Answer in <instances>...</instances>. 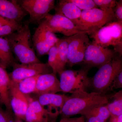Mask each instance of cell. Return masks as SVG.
Masks as SVG:
<instances>
[{
    "mask_svg": "<svg viewBox=\"0 0 122 122\" xmlns=\"http://www.w3.org/2000/svg\"><path fill=\"white\" fill-rule=\"evenodd\" d=\"M108 96L106 94L92 92H78L69 96L61 111L62 118L73 116L83 115L86 112L95 107L106 105Z\"/></svg>",
    "mask_w": 122,
    "mask_h": 122,
    "instance_id": "obj_1",
    "label": "cell"
},
{
    "mask_svg": "<svg viewBox=\"0 0 122 122\" xmlns=\"http://www.w3.org/2000/svg\"><path fill=\"white\" fill-rule=\"evenodd\" d=\"M5 37L21 63L41 62L30 45V30L29 24H22L17 30Z\"/></svg>",
    "mask_w": 122,
    "mask_h": 122,
    "instance_id": "obj_2",
    "label": "cell"
},
{
    "mask_svg": "<svg viewBox=\"0 0 122 122\" xmlns=\"http://www.w3.org/2000/svg\"><path fill=\"white\" fill-rule=\"evenodd\" d=\"M93 41L103 48L113 46L119 55H122V23L109 22L88 35Z\"/></svg>",
    "mask_w": 122,
    "mask_h": 122,
    "instance_id": "obj_3",
    "label": "cell"
},
{
    "mask_svg": "<svg viewBox=\"0 0 122 122\" xmlns=\"http://www.w3.org/2000/svg\"><path fill=\"white\" fill-rule=\"evenodd\" d=\"M122 71V56L118 55L99 69L91 78L90 87H92L93 92L106 94L112 82Z\"/></svg>",
    "mask_w": 122,
    "mask_h": 122,
    "instance_id": "obj_4",
    "label": "cell"
},
{
    "mask_svg": "<svg viewBox=\"0 0 122 122\" xmlns=\"http://www.w3.org/2000/svg\"><path fill=\"white\" fill-rule=\"evenodd\" d=\"M89 70L83 67L77 70L63 71L59 74L61 91L71 94L87 92L91 84V78L88 76Z\"/></svg>",
    "mask_w": 122,
    "mask_h": 122,
    "instance_id": "obj_5",
    "label": "cell"
},
{
    "mask_svg": "<svg viewBox=\"0 0 122 122\" xmlns=\"http://www.w3.org/2000/svg\"><path fill=\"white\" fill-rule=\"evenodd\" d=\"M114 21L115 20L113 12L103 11L98 8L83 10L80 20V29L88 35Z\"/></svg>",
    "mask_w": 122,
    "mask_h": 122,
    "instance_id": "obj_6",
    "label": "cell"
},
{
    "mask_svg": "<svg viewBox=\"0 0 122 122\" xmlns=\"http://www.w3.org/2000/svg\"><path fill=\"white\" fill-rule=\"evenodd\" d=\"M118 55L114 49L103 48L92 41L86 49L81 64L88 70L93 67L99 69Z\"/></svg>",
    "mask_w": 122,
    "mask_h": 122,
    "instance_id": "obj_7",
    "label": "cell"
},
{
    "mask_svg": "<svg viewBox=\"0 0 122 122\" xmlns=\"http://www.w3.org/2000/svg\"><path fill=\"white\" fill-rule=\"evenodd\" d=\"M23 9L30 16L27 24L39 25L49 12L54 10V0H17Z\"/></svg>",
    "mask_w": 122,
    "mask_h": 122,
    "instance_id": "obj_8",
    "label": "cell"
},
{
    "mask_svg": "<svg viewBox=\"0 0 122 122\" xmlns=\"http://www.w3.org/2000/svg\"><path fill=\"white\" fill-rule=\"evenodd\" d=\"M68 43V64L70 67L83 61L86 49L90 42L87 33L81 32L66 37Z\"/></svg>",
    "mask_w": 122,
    "mask_h": 122,
    "instance_id": "obj_9",
    "label": "cell"
},
{
    "mask_svg": "<svg viewBox=\"0 0 122 122\" xmlns=\"http://www.w3.org/2000/svg\"><path fill=\"white\" fill-rule=\"evenodd\" d=\"M12 66L13 70L9 75L12 81L17 83L25 78L53 72L48 63H15Z\"/></svg>",
    "mask_w": 122,
    "mask_h": 122,
    "instance_id": "obj_10",
    "label": "cell"
},
{
    "mask_svg": "<svg viewBox=\"0 0 122 122\" xmlns=\"http://www.w3.org/2000/svg\"><path fill=\"white\" fill-rule=\"evenodd\" d=\"M54 33H59L69 37L81 32L70 20L56 14L49 13L41 22Z\"/></svg>",
    "mask_w": 122,
    "mask_h": 122,
    "instance_id": "obj_11",
    "label": "cell"
},
{
    "mask_svg": "<svg viewBox=\"0 0 122 122\" xmlns=\"http://www.w3.org/2000/svg\"><path fill=\"white\" fill-rule=\"evenodd\" d=\"M54 33L48 30L41 22L36 29L32 37L34 47L40 56L48 54L51 48L59 40Z\"/></svg>",
    "mask_w": 122,
    "mask_h": 122,
    "instance_id": "obj_12",
    "label": "cell"
},
{
    "mask_svg": "<svg viewBox=\"0 0 122 122\" xmlns=\"http://www.w3.org/2000/svg\"><path fill=\"white\" fill-rule=\"evenodd\" d=\"M9 97L10 106L14 115L15 117L24 121L31 98L22 93L18 88V83L12 81L11 79Z\"/></svg>",
    "mask_w": 122,
    "mask_h": 122,
    "instance_id": "obj_13",
    "label": "cell"
},
{
    "mask_svg": "<svg viewBox=\"0 0 122 122\" xmlns=\"http://www.w3.org/2000/svg\"><path fill=\"white\" fill-rule=\"evenodd\" d=\"M69 96L57 93L39 95L38 102L51 117L58 118Z\"/></svg>",
    "mask_w": 122,
    "mask_h": 122,
    "instance_id": "obj_14",
    "label": "cell"
},
{
    "mask_svg": "<svg viewBox=\"0 0 122 122\" xmlns=\"http://www.w3.org/2000/svg\"><path fill=\"white\" fill-rule=\"evenodd\" d=\"M27 15L17 0H0V16L1 17L21 24Z\"/></svg>",
    "mask_w": 122,
    "mask_h": 122,
    "instance_id": "obj_15",
    "label": "cell"
},
{
    "mask_svg": "<svg viewBox=\"0 0 122 122\" xmlns=\"http://www.w3.org/2000/svg\"><path fill=\"white\" fill-rule=\"evenodd\" d=\"M56 74L52 72L39 75L37 81L34 93L39 95L47 93H57L61 92L59 81Z\"/></svg>",
    "mask_w": 122,
    "mask_h": 122,
    "instance_id": "obj_16",
    "label": "cell"
},
{
    "mask_svg": "<svg viewBox=\"0 0 122 122\" xmlns=\"http://www.w3.org/2000/svg\"><path fill=\"white\" fill-rule=\"evenodd\" d=\"M54 10L55 14L68 18L80 30V20L82 11L74 4L68 0H59L55 5Z\"/></svg>",
    "mask_w": 122,
    "mask_h": 122,
    "instance_id": "obj_17",
    "label": "cell"
},
{
    "mask_svg": "<svg viewBox=\"0 0 122 122\" xmlns=\"http://www.w3.org/2000/svg\"><path fill=\"white\" fill-rule=\"evenodd\" d=\"M51 117H53L50 115L37 100L30 98L25 116V122H49Z\"/></svg>",
    "mask_w": 122,
    "mask_h": 122,
    "instance_id": "obj_18",
    "label": "cell"
},
{
    "mask_svg": "<svg viewBox=\"0 0 122 122\" xmlns=\"http://www.w3.org/2000/svg\"><path fill=\"white\" fill-rule=\"evenodd\" d=\"M11 78L5 69L0 66V98L1 103L5 107L6 111L13 116L10 106L9 88Z\"/></svg>",
    "mask_w": 122,
    "mask_h": 122,
    "instance_id": "obj_19",
    "label": "cell"
},
{
    "mask_svg": "<svg viewBox=\"0 0 122 122\" xmlns=\"http://www.w3.org/2000/svg\"><path fill=\"white\" fill-rule=\"evenodd\" d=\"M82 116L86 122H107L111 117L106 105L94 107Z\"/></svg>",
    "mask_w": 122,
    "mask_h": 122,
    "instance_id": "obj_20",
    "label": "cell"
},
{
    "mask_svg": "<svg viewBox=\"0 0 122 122\" xmlns=\"http://www.w3.org/2000/svg\"><path fill=\"white\" fill-rule=\"evenodd\" d=\"M15 63L8 42L5 37H0V66L5 69Z\"/></svg>",
    "mask_w": 122,
    "mask_h": 122,
    "instance_id": "obj_21",
    "label": "cell"
},
{
    "mask_svg": "<svg viewBox=\"0 0 122 122\" xmlns=\"http://www.w3.org/2000/svg\"><path fill=\"white\" fill-rule=\"evenodd\" d=\"M55 45L57 49L56 72L59 75L65 70L66 65L68 63V43L66 37L64 38H59Z\"/></svg>",
    "mask_w": 122,
    "mask_h": 122,
    "instance_id": "obj_22",
    "label": "cell"
},
{
    "mask_svg": "<svg viewBox=\"0 0 122 122\" xmlns=\"http://www.w3.org/2000/svg\"><path fill=\"white\" fill-rule=\"evenodd\" d=\"M106 105L111 117H118L122 115V90L108 97V102Z\"/></svg>",
    "mask_w": 122,
    "mask_h": 122,
    "instance_id": "obj_23",
    "label": "cell"
},
{
    "mask_svg": "<svg viewBox=\"0 0 122 122\" xmlns=\"http://www.w3.org/2000/svg\"><path fill=\"white\" fill-rule=\"evenodd\" d=\"M22 24L7 20L0 16V37L6 36L14 32Z\"/></svg>",
    "mask_w": 122,
    "mask_h": 122,
    "instance_id": "obj_24",
    "label": "cell"
},
{
    "mask_svg": "<svg viewBox=\"0 0 122 122\" xmlns=\"http://www.w3.org/2000/svg\"><path fill=\"white\" fill-rule=\"evenodd\" d=\"M39 75L23 79L18 83L19 90L21 92L28 95L34 93L38 78Z\"/></svg>",
    "mask_w": 122,
    "mask_h": 122,
    "instance_id": "obj_25",
    "label": "cell"
},
{
    "mask_svg": "<svg viewBox=\"0 0 122 122\" xmlns=\"http://www.w3.org/2000/svg\"><path fill=\"white\" fill-rule=\"evenodd\" d=\"M48 54V64L52 69L53 72L56 74L58 62L57 49L55 45L51 48Z\"/></svg>",
    "mask_w": 122,
    "mask_h": 122,
    "instance_id": "obj_26",
    "label": "cell"
},
{
    "mask_svg": "<svg viewBox=\"0 0 122 122\" xmlns=\"http://www.w3.org/2000/svg\"><path fill=\"white\" fill-rule=\"evenodd\" d=\"M98 8L103 11L113 12L116 5L115 0H93Z\"/></svg>",
    "mask_w": 122,
    "mask_h": 122,
    "instance_id": "obj_27",
    "label": "cell"
},
{
    "mask_svg": "<svg viewBox=\"0 0 122 122\" xmlns=\"http://www.w3.org/2000/svg\"><path fill=\"white\" fill-rule=\"evenodd\" d=\"M81 10H86L98 8L93 0H68Z\"/></svg>",
    "mask_w": 122,
    "mask_h": 122,
    "instance_id": "obj_28",
    "label": "cell"
},
{
    "mask_svg": "<svg viewBox=\"0 0 122 122\" xmlns=\"http://www.w3.org/2000/svg\"><path fill=\"white\" fill-rule=\"evenodd\" d=\"M115 21L122 23V0L116 1V5L113 10Z\"/></svg>",
    "mask_w": 122,
    "mask_h": 122,
    "instance_id": "obj_29",
    "label": "cell"
},
{
    "mask_svg": "<svg viewBox=\"0 0 122 122\" xmlns=\"http://www.w3.org/2000/svg\"><path fill=\"white\" fill-rule=\"evenodd\" d=\"M122 88V71L115 77L108 89V92Z\"/></svg>",
    "mask_w": 122,
    "mask_h": 122,
    "instance_id": "obj_30",
    "label": "cell"
},
{
    "mask_svg": "<svg viewBox=\"0 0 122 122\" xmlns=\"http://www.w3.org/2000/svg\"><path fill=\"white\" fill-rule=\"evenodd\" d=\"M13 115L6 111H5L0 107V122H14Z\"/></svg>",
    "mask_w": 122,
    "mask_h": 122,
    "instance_id": "obj_31",
    "label": "cell"
},
{
    "mask_svg": "<svg viewBox=\"0 0 122 122\" xmlns=\"http://www.w3.org/2000/svg\"><path fill=\"white\" fill-rule=\"evenodd\" d=\"M58 122H86L82 116L74 118H62Z\"/></svg>",
    "mask_w": 122,
    "mask_h": 122,
    "instance_id": "obj_32",
    "label": "cell"
},
{
    "mask_svg": "<svg viewBox=\"0 0 122 122\" xmlns=\"http://www.w3.org/2000/svg\"><path fill=\"white\" fill-rule=\"evenodd\" d=\"M107 122H122V115L118 117H111Z\"/></svg>",
    "mask_w": 122,
    "mask_h": 122,
    "instance_id": "obj_33",
    "label": "cell"
},
{
    "mask_svg": "<svg viewBox=\"0 0 122 122\" xmlns=\"http://www.w3.org/2000/svg\"><path fill=\"white\" fill-rule=\"evenodd\" d=\"M57 118L51 117L49 122H56Z\"/></svg>",
    "mask_w": 122,
    "mask_h": 122,
    "instance_id": "obj_34",
    "label": "cell"
},
{
    "mask_svg": "<svg viewBox=\"0 0 122 122\" xmlns=\"http://www.w3.org/2000/svg\"><path fill=\"white\" fill-rule=\"evenodd\" d=\"M14 122H23L22 120L21 119H20L18 118H16L14 120Z\"/></svg>",
    "mask_w": 122,
    "mask_h": 122,
    "instance_id": "obj_35",
    "label": "cell"
},
{
    "mask_svg": "<svg viewBox=\"0 0 122 122\" xmlns=\"http://www.w3.org/2000/svg\"><path fill=\"white\" fill-rule=\"evenodd\" d=\"M1 104H2V103H1V101L0 98V105Z\"/></svg>",
    "mask_w": 122,
    "mask_h": 122,
    "instance_id": "obj_36",
    "label": "cell"
}]
</instances>
